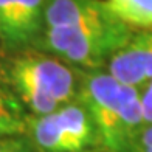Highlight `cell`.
I'll list each match as a JSON object with an SVG mask.
<instances>
[{
	"mask_svg": "<svg viewBox=\"0 0 152 152\" xmlns=\"http://www.w3.org/2000/svg\"><path fill=\"white\" fill-rule=\"evenodd\" d=\"M107 73L124 86L143 90L152 79V28L135 30L109 59Z\"/></svg>",
	"mask_w": 152,
	"mask_h": 152,
	"instance_id": "4",
	"label": "cell"
},
{
	"mask_svg": "<svg viewBox=\"0 0 152 152\" xmlns=\"http://www.w3.org/2000/svg\"><path fill=\"white\" fill-rule=\"evenodd\" d=\"M106 5L130 28H152V0H106Z\"/></svg>",
	"mask_w": 152,
	"mask_h": 152,
	"instance_id": "10",
	"label": "cell"
},
{
	"mask_svg": "<svg viewBox=\"0 0 152 152\" xmlns=\"http://www.w3.org/2000/svg\"><path fill=\"white\" fill-rule=\"evenodd\" d=\"M106 0H47L44 28L107 23L116 20Z\"/></svg>",
	"mask_w": 152,
	"mask_h": 152,
	"instance_id": "5",
	"label": "cell"
},
{
	"mask_svg": "<svg viewBox=\"0 0 152 152\" xmlns=\"http://www.w3.org/2000/svg\"><path fill=\"white\" fill-rule=\"evenodd\" d=\"M30 112L20 101L0 64V138L25 135Z\"/></svg>",
	"mask_w": 152,
	"mask_h": 152,
	"instance_id": "8",
	"label": "cell"
},
{
	"mask_svg": "<svg viewBox=\"0 0 152 152\" xmlns=\"http://www.w3.org/2000/svg\"><path fill=\"white\" fill-rule=\"evenodd\" d=\"M54 115L61 129L75 143L79 152H87L99 144L95 123L81 101L73 99L61 106Z\"/></svg>",
	"mask_w": 152,
	"mask_h": 152,
	"instance_id": "7",
	"label": "cell"
},
{
	"mask_svg": "<svg viewBox=\"0 0 152 152\" xmlns=\"http://www.w3.org/2000/svg\"><path fill=\"white\" fill-rule=\"evenodd\" d=\"M0 152H33L31 143L23 135L0 138Z\"/></svg>",
	"mask_w": 152,
	"mask_h": 152,
	"instance_id": "11",
	"label": "cell"
},
{
	"mask_svg": "<svg viewBox=\"0 0 152 152\" xmlns=\"http://www.w3.org/2000/svg\"><path fill=\"white\" fill-rule=\"evenodd\" d=\"M11 26L3 48L17 53L33 48L44 30V8L47 0H11Z\"/></svg>",
	"mask_w": 152,
	"mask_h": 152,
	"instance_id": "6",
	"label": "cell"
},
{
	"mask_svg": "<svg viewBox=\"0 0 152 152\" xmlns=\"http://www.w3.org/2000/svg\"><path fill=\"white\" fill-rule=\"evenodd\" d=\"M130 152H152V124H146L137 135Z\"/></svg>",
	"mask_w": 152,
	"mask_h": 152,
	"instance_id": "12",
	"label": "cell"
},
{
	"mask_svg": "<svg viewBox=\"0 0 152 152\" xmlns=\"http://www.w3.org/2000/svg\"><path fill=\"white\" fill-rule=\"evenodd\" d=\"M26 134L40 152H79L75 143L68 138L58 124L56 115H30Z\"/></svg>",
	"mask_w": 152,
	"mask_h": 152,
	"instance_id": "9",
	"label": "cell"
},
{
	"mask_svg": "<svg viewBox=\"0 0 152 152\" xmlns=\"http://www.w3.org/2000/svg\"><path fill=\"white\" fill-rule=\"evenodd\" d=\"M141 106L146 124H152V79L141 90Z\"/></svg>",
	"mask_w": 152,
	"mask_h": 152,
	"instance_id": "13",
	"label": "cell"
},
{
	"mask_svg": "<svg viewBox=\"0 0 152 152\" xmlns=\"http://www.w3.org/2000/svg\"><path fill=\"white\" fill-rule=\"evenodd\" d=\"M130 88L132 86L121 84L107 72H81L76 99L81 101L90 113L99 144L109 152H129L123 112Z\"/></svg>",
	"mask_w": 152,
	"mask_h": 152,
	"instance_id": "3",
	"label": "cell"
},
{
	"mask_svg": "<svg viewBox=\"0 0 152 152\" xmlns=\"http://www.w3.org/2000/svg\"><path fill=\"white\" fill-rule=\"evenodd\" d=\"M0 44H2V33H0Z\"/></svg>",
	"mask_w": 152,
	"mask_h": 152,
	"instance_id": "14",
	"label": "cell"
},
{
	"mask_svg": "<svg viewBox=\"0 0 152 152\" xmlns=\"http://www.w3.org/2000/svg\"><path fill=\"white\" fill-rule=\"evenodd\" d=\"M3 70L30 115H48L76 99L81 70L44 51L12 53Z\"/></svg>",
	"mask_w": 152,
	"mask_h": 152,
	"instance_id": "1",
	"label": "cell"
},
{
	"mask_svg": "<svg viewBox=\"0 0 152 152\" xmlns=\"http://www.w3.org/2000/svg\"><path fill=\"white\" fill-rule=\"evenodd\" d=\"M134 31L120 19L107 23L44 28L33 48L78 70L95 72L107 67L109 59L130 39Z\"/></svg>",
	"mask_w": 152,
	"mask_h": 152,
	"instance_id": "2",
	"label": "cell"
}]
</instances>
